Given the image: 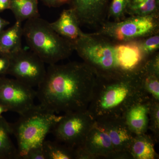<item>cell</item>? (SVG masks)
I'll return each instance as SVG.
<instances>
[{
	"label": "cell",
	"mask_w": 159,
	"mask_h": 159,
	"mask_svg": "<svg viewBox=\"0 0 159 159\" xmlns=\"http://www.w3.org/2000/svg\"><path fill=\"white\" fill-rule=\"evenodd\" d=\"M74 50L97 77L105 80L140 78L149 57L139 40L122 42L94 33H84L73 43Z\"/></svg>",
	"instance_id": "cell-1"
},
{
	"label": "cell",
	"mask_w": 159,
	"mask_h": 159,
	"mask_svg": "<svg viewBox=\"0 0 159 159\" xmlns=\"http://www.w3.org/2000/svg\"><path fill=\"white\" fill-rule=\"evenodd\" d=\"M97 80L84 62L50 65L37 86L36 98L42 107L55 114L87 109Z\"/></svg>",
	"instance_id": "cell-2"
},
{
	"label": "cell",
	"mask_w": 159,
	"mask_h": 159,
	"mask_svg": "<svg viewBox=\"0 0 159 159\" xmlns=\"http://www.w3.org/2000/svg\"><path fill=\"white\" fill-rule=\"evenodd\" d=\"M142 77L116 80L97 77L87 108L89 112L95 120L123 117L133 103L149 96L142 88Z\"/></svg>",
	"instance_id": "cell-3"
},
{
	"label": "cell",
	"mask_w": 159,
	"mask_h": 159,
	"mask_svg": "<svg viewBox=\"0 0 159 159\" xmlns=\"http://www.w3.org/2000/svg\"><path fill=\"white\" fill-rule=\"evenodd\" d=\"M23 36L31 51L50 65L68 58L74 51V43L57 33L51 24L38 17L26 21Z\"/></svg>",
	"instance_id": "cell-4"
},
{
	"label": "cell",
	"mask_w": 159,
	"mask_h": 159,
	"mask_svg": "<svg viewBox=\"0 0 159 159\" xmlns=\"http://www.w3.org/2000/svg\"><path fill=\"white\" fill-rule=\"evenodd\" d=\"M61 117L39 104L20 115L16 122L11 123L12 134L17 141L19 159L31 148L42 146Z\"/></svg>",
	"instance_id": "cell-5"
},
{
	"label": "cell",
	"mask_w": 159,
	"mask_h": 159,
	"mask_svg": "<svg viewBox=\"0 0 159 159\" xmlns=\"http://www.w3.org/2000/svg\"><path fill=\"white\" fill-rule=\"evenodd\" d=\"M159 32V16L154 14L104 22L95 33L117 41L126 42L139 40Z\"/></svg>",
	"instance_id": "cell-6"
},
{
	"label": "cell",
	"mask_w": 159,
	"mask_h": 159,
	"mask_svg": "<svg viewBox=\"0 0 159 159\" xmlns=\"http://www.w3.org/2000/svg\"><path fill=\"white\" fill-rule=\"evenodd\" d=\"M95 121L87 109L67 113L51 132L57 142L75 148L82 145Z\"/></svg>",
	"instance_id": "cell-7"
},
{
	"label": "cell",
	"mask_w": 159,
	"mask_h": 159,
	"mask_svg": "<svg viewBox=\"0 0 159 159\" xmlns=\"http://www.w3.org/2000/svg\"><path fill=\"white\" fill-rule=\"evenodd\" d=\"M8 74L31 87L38 86L46 75L45 63L36 54L23 48L9 55Z\"/></svg>",
	"instance_id": "cell-8"
},
{
	"label": "cell",
	"mask_w": 159,
	"mask_h": 159,
	"mask_svg": "<svg viewBox=\"0 0 159 159\" xmlns=\"http://www.w3.org/2000/svg\"><path fill=\"white\" fill-rule=\"evenodd\" d=\"M36 91L16 79L0 77V103L21 115L35 106Z\"/></svg>",
	"instance_id": "cell-9"
},
{
	"label": "cell",
	"mask_w": 159,
	"mask_h": 159,
	"mask_svg": "<svg viewBox=\"0 0 159 159\" xmlns=\"http://www.w3.org/2000/svg\"><path fill=\"white\" fill-rule=\"evenodd\" d=\"M80 146L94 159L99 157L112 159L115 152L108 134L101 123L96 120Z\"/></svg>",
	"instance_id": "cell-10"
},
{
	"label": "cell",
	"mask_w": 159,
	"mask_h": 159,
	"mask_svg": "<svg viewBox=\"0 0 159 159\" xmlns=\"http://www.w3.org/2000/svg\"><path fill=\"white\" fill-rule=\"evenodd\" d=\"M110 0H73L71 4L80 24L97 26L104 22Z\"/></svg>",
	"instance_id": "cell-11"
},
{
	"label": "cell",
	"mask_w": 159,
	"mask_h": 159,
	"mask_svg": "<svg viewBox=\"0 0 159 159\" xmlns=\"http://www.w3.org/2000/svg\"><path fill=\"white\" fill-rule=\"evenodd\" d=\"M103 126L110 138L115 152H129L134 134L129 129L123 117L96 120Z\"/></svg>",
	"instance_id": "cell-12"
},
{
	"label": "cell",
	"mask_w": 159,
	"mask_h": 159,
	"mask_svg": "<svg viewBox=\"0 0 159 159\" xmlns=\"http://www.w3.org/2000/svg\"><path fill=\"white\" fill-rule=\"evenodd\" d=\"M152 99L147 96L129 107L123 117L131 131L134 135L146 133L148 130L149 111Z\"/></svg>",
	"instance_id": "cell-13"
},
{
	"label": "cell",
	"mask_w": 159,
	"mask_h": 159,
	"mask_svg": "<svg viewBox=\"0 0 159 159\" xmlns=\"http://www.w3.org/2000/svg\"><path fill=\"white\" fill-rule=\"evenodd\" d=\"M50 24L59 35L73 43L84 33L80 28V24L77 15L72 7L63 10L58 18Z\"/></svg>",
	"instance_id": "cell-14"
},
{
	"label": "cell",
	"mask_w": 159,
	"mask_h": 159,
	"mask_svg": "<svg viewBox=\"0 0 159 159\" xmlns=\"http://www.w3.org/2000/svg\"><path fill=\"white\" fill-rule=\"evenodd\" d=\"M20 22L16 21L14 25L0 32V47L4 55H9L22 48L23 26Z\"/></svg>",
	"instance_id": "cell-15"
},
{
	"label": "cell",
	"mask_w": 159,
	"mask_h": 159,
	"mask_svg": "<svg viewBox=\"0 0 159 159\" xmlns=\"http://www.w3.org/2000/svg\"><path fill=\"white\" fill-rule=\"evenodd\" d=\"M155 142L152 137L146 133L134 135L129 152L133 159H158L155 149Z\"/></svg>",
	"instance_id": "cell-16"
},
{
	"label": "cell",
	"mask_w": 159,
	"mask_h": 159,
	"mask_svg": "<svg viewBox=\"0 0 159 159\" xmlns=\"http://www.w3.org/2000/svg\"><path fill=\"white\" fill-rule=\"evenodd\" d=\"M11 123L0 117V159H19L17 148L11 141Z\"/></svg>",
	"instance_id": "cell-17"
},
{
	"label": "cell",
	"mask_w": 159,
	"mask_h": 159,
	"mask_svg": "<svg viewBox=\"0 0 159 159\" xmlns=\"http://www.w3.org/2000/svg\"><path fill=\"white\" fill-rule=\"evenodd\" d=\"M16 21L22 23L40 16L38 0H10V8Z\"/></svg>",
	"instance_id": "cell-18"
},
{
	"label": "cell",
	"mask_w": 159,
	"mask_h": 159,
	"mask_svg": "<svg viewBox=\"0 0 159 159\" xmlns=\"http://www.w3.org/2000/svg\"><path fill=\"white\" fill-rule=\"evenodd\" d=\"M42 146L45 159H75L74 148L56 140H45Z\"/></svg>",
	"instance_id": "cell-19"
},
{
	"label": "cell",
	"mask_w": 159,
	"mask_h": 159,
	"mask_svg": "<svg viewBox=\"0 0 159 159\" xmlns=\"http://www.w3.org/2000/svg\"><path fill=\"white\" fill-rule=\"evenodd\" d=\"M159 0H128L126 14L130 16L159 14Z\"/></svg>",
	"instance_id": "cell-20"
},
{
	"label": "cell",
	"mask_w": 159,
	"mask_h": 159,
	"mask_svg": "<svg viewBox=\"0 0 159 159\" xmlns=\"http://www.w3.org/2000/svg\"><path fill=\"white\" fill-rule=\"evenodd\" d=\"M142 87L146 93L154 100L159 101V76L144 72L142 80Z\"/></svg>",
	"instance_id": "cell-21"
},
{
	"label": "cell",
	"mask_w": 159,
	"mask_h": 159,
	"mask_svg": "<svg viewBox=\"0 0 159 159\" xmlns=\"http://www.w3.org/2000/svg\"><path fill=\"white\" fill-rule=\"evenodd\" d=\"M148 129L151 131L154 140L157 143L159 140V101L152 99L149 111Z\"/></svg>",
	"instance_id": "cell-22"
},
{
	"label": "cell",
	"mask_w": 159,
	"mask_h": 159,
	"mask_svg": "<svg viewBox=\"0 0 159 159\" xmlns=\"http://www.w3.org/2000/svg\"><path fill=\"white\" fill-rule=\"evenodd\" d=\"M128 0H111L107 9V14L114 21L125 18Z\"/></svg>",
	"instance_id": "cell-23"
},
{
	"label": "cell",
	"mask_w": 159,
	"mask_h": 159,
	"mask_svg": "<svg viewBox=\"0 0 159 159\" xmlns=\"http://www.w3.org/2000/svg\"><path fill=\"white\" fill-rule=\"evenodd\" d=\"M139 42L143 54L146 57H150L158 51L159 33L139 40Z\"/></svg>",
	"instance_id": "cell-24"
},
{
	"label": "cell",
	"mask_w": 159,
	"mask_h": 159,
	"mask_svg": "<svg viewBox=\"0 0 159 159\" xmlns=\"http://www.w3.org/2000/svg\"><path fill=\"white\" fill-rule=\"evenodd\" d=\"M21 159H45L42 145L31 148Z\"/></svg>",
	"instance_id": "cell-25"
},
{
	"label": "cell",
	"mask_w": 159,
	"mask_h": 159,
	"mask_svg": "<svg viewBox=\"0 0 159 159\" xmlns=\"http://www.w3.org/2000/svg\"><path fill=\"white\" fill-rule=\"evenodd\" d=\"M10 57L8 55H0V77L8 74L10 66Z\"/></svg>",
	"instance_id": "cell-26"
},
{
	"label": "cell",
	"mask_w": 159,
	"mask_h": 159,
	"mask_svg": "<svg viewBox=\"0 0 159 159\" xmlns=\"http://www.w3.org/2000/svg\"><path fill=\"white\" fill-rule=\"evenodd\" d=\"M45 5L49 7H59L72 3L73 0H41Z\"/></svg>",
	"instance_id": "cell-27"
},
{
	"label": "cell",
	"mask_w": 159,
	"mask_h": 159,
	"mask_svg": "<svg viewBox=\"0 0 159 159\" xmlns=\"http://www.w3.org/2000/svg\"><path fill=\"white\" fill-rule=\"evenodd\" d=\"M10 0H0V12L9 9Z\"/></svg>",
	"instance_id": "cell-28"
},
{
	"label": "cell",
	"mask_w": 159,
	"mask_h": 159,
	"mask_svg": "<svg viewBox=\"0 0 159 159\" xmlns=\"http://www.w3.org/2000/svg\"><path fill=\"white\" fill-rule=\"evenodd\" d=\"M9 25V22L8 21L4 19L0 16V32L5 29L6 26Z\"/></svg>",
	"instance_id": "cell-29"
},
{
	"label": "cell",
	"mask_w": 159,
	"mask_h": 159,
	"mask_svg": "<svg viewBox=\"0 0 159 159\" xmlns=\"http://www.w3.org/2000/svg\"><path fill=\"white\" fill-rule=\"evenodd\" d=\"M9 111L8 109L6 107L4 106L2 104L0 103V117L2 116V114L6 112Z\"/></svg>",
	"instance_id": "cell-30"
},
{
	"label": "cell",
	"mask_w": 159,
	"mask_h": 159,
	"mask_svg": "<svg viewBox=\"0 0 159 159\" xmlns=\"http://www.w3.org/2000/svg\"><path fill=\"white\" fill-rule=\"evenodd\" d=\"M4 54H3L2 52V50H1V47H0V55H3Z\"/></svg>",
	"instance_id": "cell-31"
}]
</instances>
